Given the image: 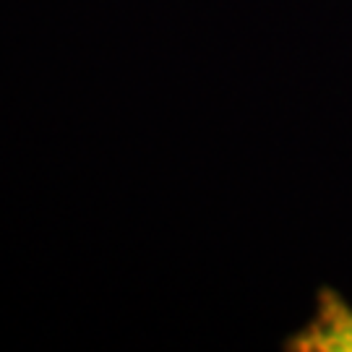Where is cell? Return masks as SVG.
<instances>
[{
    "label": "cell",
    "instance_id": "6da1fadb",
    "mask_svg": "<svg viewBox=\"0 0 352 352\" xmlns=\"http://www.w3.org/2000/svg\"><path fill=\"white\" fill-rule=\"evenodd\" d=\"M316 316L285 340L289 352H352V305L334 287H318Z\"/></svg>",
    "mask_w": 352,
    "mask_h": 352
}]
</instances>
